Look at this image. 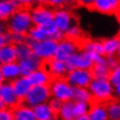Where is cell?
Returning a JSON list of instances; mask_svg holds the SVG:
<instances>
[{"instance_id":"cell-29","label":"cell","mask_w":120,"mask_h":120,"mask_svg":"<svg viewBox=\"0 0 120 120\" xmlns=\"http://www.w3.org/2000/svg\"><path fill=\"white\" fill-rule=\"evenodd\" d=\"M28 36L31 37L32 39H34L36 42H41V41H44V40H46V39H48L46 37V35L43 33V31L41 30L40 26H34L31 29V31L29 32Z\"/></svg>"},{"instance_id":"cell-41","label":"cell","mask_w":120,"mask_h":120,"mask_svg":"<svg viewBox=\"0 0 120 120\" xmlns=\"http://www.w3.org/2000/svg\"><path fill=\"white\" fill-rule=\"evenodd\" d=\"M74 120H90V118L88 115H86V116H82V117H77V118H75Z\"/></svg>"},{"instance_id":"cell-5","label":"cell","mask_w":120,"mask_h":120,"mask_svg":"<svg viewBox=\"0 0 120 120\" xmlns=\"http://www.w3.org/2000/svg\"><path fill=\"white\" fill-rule=\"evenodd\" d=\"M54 12H55V9L43 3L34 6L31 9L34 26H42L52 23L54 22Z\"/></svg>"},{"instance_id":"cell-42","label":"cell","mask_w":120,"mask_h":120,"mask_svg":"<svg viewBox=\"0 0 120 120\" xmlns=\"http://www.w3.org/2000/svg\"><path fill=\"white\" fill-rule=\"evenodd\" d=\"M115 15H116V19H117V20H118V22H120V7L118 8V10L116 11Z\"/></svg>"},{"instance_id":"cell-13","label":"cell","mask_w":120,"mask_h":120,"mask_svg":"<svg viewBox=\"0 0 120 120\" xmlns=\"http://www.w3.org/2000/svg\"><path fill=\"white\" fill-rule=\"evenodd\" d=\"M23 8L19 0H6L0 3V19L2 22H8L11 16L19 9Z\"/></svg>"},{"instance_id":"cell-35","label":"cell","mask_w":120,"mask_h":120,"mask_svg":"<svg viewBox=\"0 0 120 120\" xmlns=\"http://www.w3.org/2000/svg\"><path fill=\"white\" fill-rule=\"evenodd\" d=\"M0 120H14L13 110L9 108L0 110Z\"/></svg>"},{"instance_id":"cell-36","label":"cell","mask_w":120,"mask_h":120,"mask_svg":"<svg viewBox=\"0 0 120 120\" xmlns=\"http://www.w3.org/2000/svg\"><path fill=\"white\" fill-rule=\"evenodd\" d=\"M106 62H107V66L109 67L111 70L115 69L117 66L120 65V62H119V60L117 59L116 55L115 56H107L106 57Z\"/></svg>"},{"instance_id":"cell-6","label":"cell","mask_w":120,"mask_h":120,"mask_svg":"<svg viewBox=\"0 0 120 120\" xmlns=\"http://www.w3.org/2000/svg\"><path fill=\"white\" fill-rule=\"evenodd\" d=\"M58 47V42L52 40V39H46L41 42H36L32 46L33 53L36 54L39 58L43 61L54 58L55 52Z\"/></svg>"},{"instance_id":"cell-3","label":"cell","mask_w":120,"mask_h":120,"mask_svg":"<svg viewBox=\"0 0 120 120\" xmlns=\"http://www.w3.org/2000/svg\"><path fill=\"white\" fill-rule=\"evenodd\" d=\"M50 90L52 98L61 101L62 103L73 100L74 88L68 82L66 77L54 79L50 83Z\"/></svg>"},{"instance_id":"cell-22","label":"cell","mask_w":120,"mask_h":120,"mask_svg":"<svg viewBox=\"0 0 120 120\" xmlns=\"http://www.w3.org/2000/svg\"><path fill=\"white\" fill-rule=\"evenodd\" d=\"M34 112L37 120H51L54 116H56V114L52 111L48 103H45L35 107Z\"/></svg>"},{"instance_id":"cell-23","label":"cell","mask_w":120,"mask_h":120,"mask_svg":"<svg viewBox=\"0 0 120 120\" xmlns=\"http://www.w3.org/2000/svg\"><path fill=\"white\" fill-rule=\"evenodd\" d=\"M91 72L94 79H109L111 69L104 64H94L91 68Z\"/></svg>"},{"instance_id":"cell-8","label":"cell","mask_w":120,"mask_h":120,"mask_svg":"<svg viewBox=\"0 0 120 120\" xmlns=\"http://www.w3.org/2000/svg\"><path fill=\"white\" fill-rule=\"evenodd\" d=\"M0 101L9 109H14L22 102L16 96L11 82H2L0 86Z\"/></svg>"},{"instance_id":"cell-17","label":"cell","mask_w":120,"mask_h":120,"mask_svg":"<svg viewBox=\"0 0 120 120\" xmlns=\"http://www.w3.org/2000/svg\"><path fill=\"white\" fill-rule=\"evenodd\" d=\"M28 77L33 86H50L51 82L53 80L49 72L42 66L41 68L34 71L32 74H30Z\"/></svg>"},{"instance_id":"cell-28","label":"cell","mask_w":120,"mask_h":120,"mask_svg":"<svg viewBox=\"0 0 120 120\" xmlns=\"http://www.w3.org/2000/svg\"><path fill=\"white\" fill-rule=\"evenodd\" d=\"M15 48H16V54H17V59H19V61H22V60L28 59L33 54L32 48L26 43L17 44V45H15Z\"/></svg>"},{"instance_id":"cell-39","label":"cell","mask_w":120,"mask_h":120,"mask_svg":"<svg viewBox=\"0 0 120 120\" xmlns=\"http://www.w3.org/2000/svg\"><path fill=\"white\" fill-rule=\"evenodd\" d=\"M114 95H115V99L120 100V85L114 86Z\"/></svg>"},{"instance_id":"cell-26","label":"cell","mask_w":120,"mask_h":120,"mask_svg":"<svg viewBox=\"0 0 120 120\" xmlns=\"http://www.w3.org/2000/svg\"><path fill=\"white\" fill-rule=\"evenodd\" d=\"M106 105L109 120H120V101L114 99Z\"/></svg>"},{"instance_id":"cell-9","label":"cell","mask_w":120,"mask_h":120,"mask_svg":"<svg viewBox=\"0 0 120 120\" xmlns=\"http://www.w3.org/2000/svg\"><path fill=\"white\" fill-rule=\"evenodd\" d=\"M42 67L46 69L51 77L54 79H62V77H66L67 70L65 66V62L59 61L55 58H51L46 61H43Z\"/></svg>"},{"instance_id":"cell-21","label":"cell","mask_w":120,"mask_h":120,"mask_svg":"<svg viewBox=\"0 0 120 120\" xmlns=\"http://www.w3.org/2000/svg\"><path fill=\"white\" fill-rule=\"evenodd\" d=\"M101 43L103 45L104 51H105V57L107 56H115L117 54V51L120 46V38L117 35L111 39H104L101 40Z\"/></svg>"},{"instance_id":"cell-31","label":"cell","mask_w":120,"mask_h":120,"mask_svg":"<svg viewBox=\"0 0 120 120\" xmlns=\"http://www.w3.org/2000/svg\"><path fill=\"white\" fill-rule=\"evenodd\" d=\"M109 82L112 83L113 86L120 85V65L117 66L115 69L111 70V73L109 76Z\"/></svg>"},{"instance_id":"cell-44","label":"cell","mask_w":120,"mask_h":120,"mask_svg":"<svg viewBox=\"0 0 120 120\" xmlns=\"http://www.w3.org/2000/svg\"><path fill=\"white\" fill-rule=\"evenodd\" d=\"M51 120H59V118H58V117H57V115H56V116H54V117H53V118L51 119Z\"/></svg>"},{"instance_id":"cell-12","label":"cell","mask_w":120,"mask_h":120,"mask_svg":"<svg viewBox=\"0 0 120 120\" xmlns=\"http://www.w3.org/2000/svg\"><path fill=\"white\" fill-rule=\"evenodd\" d=\"M43 60L33 53L28 59L19 61V70H20V76L28 77L30 74H32L34 71H36L39 68H41Z\"/></svg>"},{"instance_id":"cell-45","label":"cell","mask_w":120,"mask_h":120,"mask_svg":"<svg viewBox=\"0 0 120 120\" xmlns=\"http://www.w3.org/2000/svg\"><path fill=\"white\" fill-rule=\"evenodd\" d=\"M118 36H119V38H120V32H119V34H118Z\"/></svg>"},{"instance_id":"cell-25","label":"cell","mask_w":120,"mask_h":120,"mask_svg":"<svg viewBox=\"0 0 120 120\" xmlns=\"http://www.w3.org/2000/svg\"><path fill=\"white\" fill-rule=\"evenodd\" d=\"M73 102H86L93 103V97L89 88H74L73 91Z\"/></svg>"},{"instance_id":"cell-19","label":"cell","mask_w":120,"mask_h":120,"mask_svg":"<svg viewBox=\"0 0 120 120\" xmlns=\"http://www.w3.org/2000/svg\"><path fill=\"white\" fill-rule=\"evenodd\" d=\"M0 62H1V65L19 62L15 45L12 44L0 48Z\"/></svg>"},{"instance_id":"cell-40","label":"cell","mask_w":120,"mask_h":120,"mask_svg":"<svg viewBox=\"0 0 120 120\" xmlns=\"http://www.w3.org/2000/svg\"><path fill=\"white\" fill-rule=\"evenodd\" d=\"M65 4L67 6H73V5H76V0H64Z\"/></svg>"},{"instance_id":"cell-20","label":"cell","mask_w":120,"mask_h":120,"mask_svg":"<svg viewBox=\"0 0 120 120\" xmlns=\"http://www.w3.org/2000/svg\"><path fill=\"white\" fill-rule=\"evenodd\" d=\"M14 120H37L35 116L34 108L29 107L25 103L19 104L13 109Z\"/></svg>"},{"instance_id":"cell-1","label":"cell","mask_w":120,"mask_h":120,"mask_svg":"<svg viewBox=\"0 0 120 120\" xmlns=\"http://www.w3.org/2000/svg\"><path fill=\"white\" fill-rule=\"evenodd\" d=\"M33 26L34 23L32 19L31 9L22 8L14 13L6 22V31L16 34L28 35Z\"/></svg>"},{"instance_id":"cell-46","label":"cell","mask_w":120,"mask_h":120,"mask_svg":"<svg viewBox=\"0 0 120 120\" xmlns=\"http://www.w3.org/2000/svg\"><path fill=\"white\" fill-rule=\"evenodd\" d=\"M119 1H120V0H119Z\"/></svg>"},{"instance_id":"cell-11","label":"cell","mask_w":120,"mask_h":120,"mask_svg":"<svg viewBox=\"0 0 120 120\" xmlns=\"http://www.w3.org/2000/svg\"><path fill=\"white\" fill-rule=\"evenodd\" d=\"M76 52H79V48H77L75 43L72 42L71 40H69V39L65 38L62 42L58 43V47H57L54 58L59 60V61L65 62L72 54L76 53Z\"/></svg>"},{"instance_id":"cell-16","label":"cell","mask_w":120,"mask_h":120,"mask_svg":"<svg viewBox=\"0 0 120 120\" xmlns=\"http://www.w3.org/2000/svg\"><path fill=\"white\" fill-rule=\"evenodd\" d=\"M11 85L13 86L16 96L19 97V99L22 102H23V100H25L26 97V95L29 94V92L31 91V89L33 88L31 80L29 79V77H26V76H19V79L13 80V82H11Z\"/></svg>"},{"instance_id":"cell-43","label":"cell","mask_w":120,"mask_h":120,"mask_svg":"<svg viewBox=\"0 0 120 120\" xmlns=\"http://www.w3.org/2000/svg\"><path fill=\"white\" fill-rule=\"evenodd\" d=\"M116 57H117V59H118V60H119V62H120V46H119V49H118V51H117Z\"/></svg>"},{"instance_id":"cell-14","label":"cell","mask_w":120,"mask_h":120,"mask_svg":"<svg viewBox=\"0 0 120 120\" xmlns=\"http://www.w3.org/2000/svg\"><path fill=\"white\" fill-rule=\"evenodd\" d=\"M119 7V0H96L89 9L104 14H115Z\"/></svg>"},{"instance_id":"cell-2","label":"cell","mask_w":120,"mask_h":120,"mask_svg":"<svg viewBox=\"0 0 120 120\" xmlns=\"http://www.w3.org/2000/svg\"><path fill=\"white\" fill-rule=\"evenodd\" d=\"M89 90L92 94L93 102L107 104L115 99L114 86L109 79H93Z\"/></svg>"},{"instance_id":"cell-18","label":"cell","mask_w":120,"mask_h":120,"mask_svg":"<svg viewBox=\"0 0 120 120\" xmlns=\"http://www.w3.org/2000/svg\"><path fill=\"white\" fill-rule=\"evenodd\" d=\"M88 116L90 120H109L107 105L104 103L93 102Z\"/></svg>"},{"instance_id":"cell-10","label":"cell","mask_w":120,"mask_h":120,"mask_svg":"<svg viewBox=\"0 0 120 120\" xmlns=\"http://www.w3.org/2000/svg\"><path fill=\"white\" fill-rule=\"evenodd\" d=\"M73 14L70 12V10L66 8H60L56 9L54 12V23L58 28L59 31L66 33L67 30L73 26Z\"/></svg>"},{"instance_id":"cell-4","label":"cell","mask_w":120,"mask_h":120,"mask_svg":"<svg viewBox=\"0 0 120 120\" xmlns=\"http://www.w3.org/2000/svg\"><path fill=\"white\" fill-rule=\"evenodd\" d=\"M51 98L52 95L50 86H33L22 103L31 108H35L39 105L48 103Z\"/></svg>"},{"instance_id":"cell-24","label":"cell","mask_w":120,"mask_h":120,"mask_svg":"<svg viewBox=\"0 0 120 120\" xmlns=\"http://www.w3.org/2000/svg\"><path fill=\"white\" fill-rule=\"evenodd\" d=\"M73 101L69 102H65L62 105L61 109L57 114V117L59 118V120H74V113H73Z\"/></svg>"},{"instance_id":"cell-7","label":"cell","mask_w":120,"mask_h":120,"mask_svg":"<svg viewBox=\"0 0 120 120\" xmlns=\"http://www.w3.org/2000/svg\"><path fill=\"white\" fill-rule=\"evenodd\" d=\"M66 79L73 88H89L94 77L89 69H75L67 74Z\"/></svg>"},{"instance_id":"cell-38","label":"cell","mask_w":120,"mask_h":120,"mask_svg":"<svg viewBox=\"0 0 120 120\" xmlns=\"http://www.w3.org/2000/svg\"><path fill=\"white\" fill-rule=\"evenodd\" d=\"M96 0H76V5L77 6H85L86 8H90L94 4Z\"/></svg>"},{"instance_id":"cell-33","label":"cell","mask_w":120,"mask_h":120,"mask_svg":"<svg viewBox=\"0 0 120 120\" xmlns=\"http://www.w3.org/2000/svg\"><path fill=\"white\" fill-rule=\"evenodd\" d=\"M8 45H12V40H11L10 33L7 31L2 32L1 36H0V47L8 46Z\"/></svg>"},{"instance_id":"cell-15","label":"cell","mask_w":120,"mask_h":120,"mask_svg":"<svg viewBox=\"0 0 120 120\" xmlns=\"http://www.w3.org/2000/svg\"><path fill=\"white\" fill-rule=\"evenodd\" d=\"M20 76L19 62L2 64L0 67V80L2 82H12Z\"/></svg>"},{"instance_id":"cell-34","label":"cell","mask_w":120,"mask_h":120,"mask_svg":"<svg viewBox=\"0 0 120 120\" xmlns=\"http://www.w3.org/2000/svg\"><path fill=\"white\" fill-rule=\"evenodd\" d=\"M48 104H49L50 108L52 109V111L56 114V115L58 114V112L60 111V109H61V107H62V105H63V103H62L61 101L57 100V99H55V98H51L50 101L48 102Z\"/></svg>"},{"instance_id":"cell-30","label":"cell","mask_w":120,"mask_h":120,"mask_svg":"<svg viewBox=\"0 0 120 120\" xmlns=\"http://www.w3.org/2000/svg\"><path fill=\"white\" fill-rule=\"evenodd\" d=\"M41 30L43 31V33L45 35H46V37L48 39H51V37L52 36H54L56 34L57 32L59 31L58 28L55 26V23L52 22V23H50V25H46V26H40Z\"/></svg>"},{"instance_id":"cell-27","label":"cell","mask_w":120,"mask_h":120,"mask_svg":"<svg viewBox=\"0 0 120 120\" xmlns=\"http://www.w3.org/2000/svg\"><path fill=\"white\" fill-rule=\"evenodd\" d=\"M91 103H86V102H74L73 104V113L74 117H82L88 115L90 110H91Z\"/></svg>"},{"instance_id":"cell-37","label":"cell","mask_w":120,"mask_h":120,"mask_svg":"<svg viewBox=\"0 0 120 120\" xmlns=\"http://www.w3.org/2000/svg\"><path fill=\"white\" fill-rule=\"evenodd\" d=\"M22 2L23 8H28V9H32L34 6L38 4H41L43 0H19Z\"/></svg>"},{"instance_id":"cell-32","label":"cell","mask_w":120,"mask_h":120,"mask_svg":"<svg viewBox=\"0 0 120 120\" xmlns=\"http://www.w3.org/2000/svg\"><path fill=\"white\" fill-rule=\"evenodd\" d=\"M42 3L48 5V6H50L55 10L60 9V8H64V6H66L64 0H43Z\"/></svg>"}]
</instances>
